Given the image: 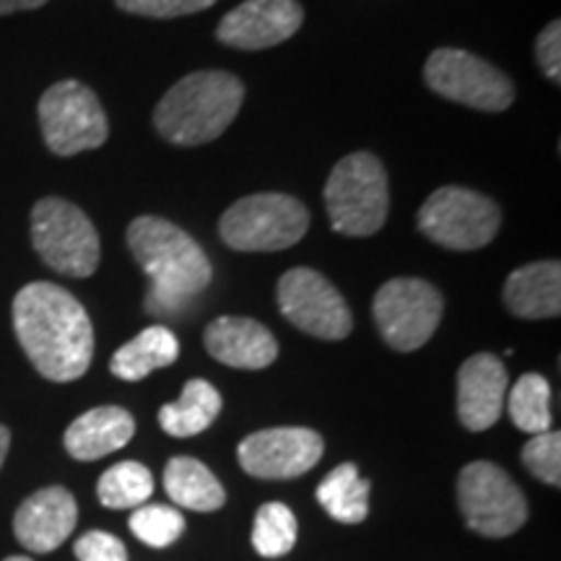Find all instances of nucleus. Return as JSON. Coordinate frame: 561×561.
Wrapping results in <instances>:
<instances>
[{"mask_svg":"<svg viewBox=\"0 0 561 561\" xmlns=\"http://www.w3.org/2000/svg\"><path fill=\"white\" fill-rule=\"evenodd\" d=\"M13 331L42 377L73 382L87 375L94 356V328L73 294L58 284L34 280L13 299Z\"/></svg>","mask_w":561,"mask_h":561,"instance_id":"obj_1","label":"nucleus"},{"mask_svg":"<svg viewBox=\"0 0 561 561\" xmlns=\"http://www.w3.org/2000/svg\"><path fill=\"white\" fill-rule=\"evenodd\" d=\"M128 248L151 280L146 310L174 314L208 289L214 268L198 242L178 224L138 216L128 227Z\"/></svg>","mask_w":561,"mask_h":561,"instance_id":"obj_2","label":"nucleus"},{"mask_svg":"<svg viewBox=\"0 0 561 561\" xmlns=\"http://www.w3.org/2000/svg\"><path fill=\"white\" fill-rule=\"evenodd\" d=\"M244 102V87L227 70H198L161 96L153 125L170 144L201 146L219 138L234 123Z\"/></svg>","mask_w":561,"mask_h":561,"instance_id":"obj_3","label":"nucleus"},{"mask_svg":"<svg viewBox=\"0 0 561 561\" xmlns=\"http://www.w3.org/2000/svg\"><path fill=\"white\" fill-rule=\"evenodd\" d=\"M325 208L333 231L346 237H369L388 219V174L375 153H348L333 167L325 185Z\"/></svg>","mask_w":561,"mask_h":561,"instance_id":"obj_4","label":"nucleus"},{"mask_svg":"<svg viewBox=\"0 0 561 561\" xmlns=\"http://www.w3.org/2000/svg\"><path fill=\"white\" fill-rule=\"evenodd\" d=\"M310 229V210L284 193H255L221 216V240L240 252H276L297 244Z\"/></svg>","mask_w":561,"mask_h":561,"instance_id":"obj_5","label":"nucleus"},{"mask_svg":"<svg viewBox=\"0 0 561 561\" xmlns=\"http://www.w3.org/2000/svg\"><path fill=\"white\" fill-rule=\"evenodd\" d=\"M32 244L60 276L89 278L100 268V234L79 206L62 198H42L32 208Z\"/></svg>","mask_w":561,"mask_h":561,"instance_id":"obj_6","label":"nucleus"},{"mask_svg":"<svg viewBox=\"0 0 561 561\" xmlns=\"http://www.w3.org/2000/svg\"><path fill=\"white\" fill-rule=\"evenodd\" d=\"M502 210L486 195L447 185L426 198L419 210V229L447 250H479L494 240Z\"/></svg>","mask_w":561,"mask_h":561,"instance_id":"obj_7","label":"nucleus"},{"mask_svg":"<svg viewBox=\"0 0 561 561\" xmlns=\"http://www.w3.org/2000/svg\"><path fill=\"white\" fill-rule=\"evenodd\" d=\"M39 125L47 149L55 157H76L81 151L100 149L110 136L100 100L79 81H60L42 94Z\"/></svg>","mask_w":561,"mask_h":561,"instance_id":"obj_8","label":"nucleus"},{"mask_svg":"<svg viewBox=\"0 0 561 561\" xmlns=\"http://www.w3.org/2000/svg\"><path fill=\"white\" fill-rule=\"evenodd\" d=\"M458 502L468 528L486 538H507L528 520V502L520 486L486 460L462 468Z\"/></svg>","mask_w":561,"mask_h":561,"instance_id":"obj_9","label":"nucleus"},{"mask_svg":"<svg viewBox=\"0 0 561 561\" xmlns=\"http://www.w3.org/2000/svg\"><path fill=\"white\" fill-rule=\"evenodd\" d=\"M424 79L439 96L471 110L502 112L515 102V87L500 68L455 47H439L430 55Z\"/></svg>","mask_w":561,"mask_h":561,"instance_id":"obj_10","label":"nucleus"},{"mask_svg":"<svg viewBox=\"0 0 561 561\" xmlns=\"http://www.w3.org/2000/svg\"><path fill=\"white\" fill-rule=\"evenodd\" d=\"M445 301L432 284L421 278H392L377 291L375 322L388 346L416 351L437 331Z\"/></svg>","mask_w":561,"mask_h":561,"instance_id":"obj_11","label":"nucleus"},{"mask_svg":"<svg viewBox=\"0 0 561 561\" xmlns=\"http://www.w3.org/2000/svg\"><path fill=\"white\" fill-rule=\"evenodd\" d=\"M278 307L284 318L314 339L341 341L354 328V318L339 289L312 268H291L278 280Z\"/></svg>","mask_w":561,"mask_h":561,"instance_id":"obj_12","label":"nucleus"},{"mask_svg":"<svg viewBox=\"0 0 561 561\" xmlns=\"http://www.w3.org/2000/svg\"><path fill=\"white\" fill-rule=\"evenodd\" d=\"M325 442L305 426H278L250 434L237 447V460L255 479H297L312 471L322 458Z\"/></svg>","mask_w":561,"mask_h":561,"instance_id":"obj_13","label":"nucleus"},{"mask_svg":"<svg viewBox=\"0 0 561 561\" xmlns=\"http://www.w3.org/2000/svg\"><path fill=\"white\" fill-rule=\"evenodd\" d=\"M305 11L297 0H244L221 19L216 37L237 50H268L299 32Z\"/></svg>","mask_w":561,"mask_h":561,"instance_id":"obj_14","label":"nucleus"},{"mask_svg":"<svg viewBox=\"0 0 561 561\" xmlns=\"http://www.w3.org/2000/svg\"><path fill=\"white\" fill-rule=\"evenodd\" d=\"M79 520V504L62 486H47L21 502L13 517L19 543L32 553H50L66 543Z\"/></svg>","mask_w":561,"mask_h":561,"instance_id":"obj_15","label":"nucleus"},{"mask_svg":"<svg viewBox=\"0 0 561 561\" xmlns=\"http://www.w3.org/2000/svg\"><path fill=\"white\" fill-rule=\"evenodd\" d=\"M507 401V369L494 354H476L458 371V416L471 432L500 421Z\"/></svg>","mask_w":561,"mask_h":561,"instance_id":"obj_16","label":"nucleus"},{"mask_svg":"<svg viewBox=\"0 0 561 561\" xmlns=\"http://www.w3.org/2000/svg\"><path fill=\"white\" fill-rule=\"evenodd\" d=\"M208 354L234 369H265L276 362L278 343L268 328L250 318H219L203 333Z\"/></svg>","mask_w":561,"mask_h":561,"instance_id":"obj_17","label":"nucleus"},{"mask_svg":"<svg viewBox=\"0 0 561 561\" xmlns=\"http://www.w3.org/2000/svg\"><path fill=\"white\" fill-rule=\"evenodd\" d=\"M136 434V421L117 405H100L81 413L66 430V450L76 460H100L104 455L123 450Z\"/></svg>","mask_w":561,"mask_h":561,"instance_id":"obj_18","label":"nucleus"},{"mask_svg":"<svg viewBox=\"0 0 561 561\" xmlns=\"http://www.w3.org/2000/svg\"><path fill=\"white\" fill-rule=\"evenodd\" d=\"M504 305L525 320L557 318L561 312V265L541 261L512 271L504 284Z\"/></svg>","mask_w":561,"mask_h":561,"instance_id":"obj_19","label":"nucleus"},{"mask_svg":"<svg viewBox=\"0 0 561 561\" xmlns=\"http://www.w3.org/2000/svg\"><path fill=\"white\" fill-rule=\"evenodd\" d=\"M178 356H180L178 335L164 325H151L115 351V356H112L110 362V369L112 375L121 377L125 382H138V380H146L151 371L170 367V364L178 362Z\"/></svg>","mask_w":561,"mask_h":561,"instance_id":"obj_20","label":"nucleus"},{"mask_svg":"<svg viewBox=\"0 0 561 561\" xmlns=\"http://www.w3.org/2000/svg\"><path fill=\"white\" fill-rule=\"evenodd\" d=\"M164 489L178 507L195 512H216L227 502L219 479L195 458H172L167 462Z\"/></svg>","mask_w":561,"mask_h":561,"instance_id":"obj_21","label":"nucleus"},{"mask_svg":"<svg viewBox=\"0 0 561 561\" xmlns=\"http://www.w3.org/2000/svg\"><path fill=\"white\" fill-rule=\"evenodd\" d=\"M221 413V396L208 380H191L178 403L161 405L159 424L170 437H195Z\"/></svg>","mask_w":561,"mask_h":561,"instance_id":"obj_22","label":"nucleus"},{"mask_svg":"<svg viewBox=\"0 0 561 561\" xmlns=\"http://www.w3.org/2000/svg\"><path fill=\"white\" fill-rule=\"evenodd\" d=\"M318 502L333 520L362 523L369 515V481L362 479L354 462H343L320 481Z\"/></svg>","mask_w":561,"mask_h":561,"instance_id":"obj_23","label":"nucleus"},{"mask_svg":"<svg viewBox=\"0 0 561 561\" xmlns=\"http://www.w3.org/2000/svg\"><path fill=\"white\" fill-rule=\"evenodd\" d=\"M96 494L107 510H136L153 494V476L136 460H123L102 473Z\"/></svg>","mask_w":561,"mask_h":561,"instance_id":"obj_24","label":"nucleus"},{"mask_svg":"<svg viewBox=\"0 0 561 561\" xmlns=\"http://www.w3.org/2000/svg\"><path fill=\"white\" fill-rule=\"evenodd\" d=\"M510 419L520 432L543 434L551 430V385L546 377L523 375L510 392Z\"/></svg>","mask_w":561,"mask_h":561,"instance_id":"obj_25","label":"nucleus"},{"mask_svg":"<svg viewBox=\"0 0 561 561\" xmlns=\"http://www.w3.org/2000/svg\"><path fill=\"white\" fill-rule=\"evenodd\" d=\"M297 546V517L280 502H268L257 510L252 525V549L265 559L286 557Z\"/></svg>","mask_w":561,"mask_h":561,"instance_id":"obj_26","label":"nucleus"},{"mask_svg":"<svg viewBox=\"0 0 561 561\" xmlns=\"http://www.w3.org/2000/svg\"><path fill=\"white\" fill-rule=\"evenodd\" d=\"M130 530L140 543L151 549H167L185 530V517L180 510L167 507V504H140L130 515Z\"/></svg>","mask_w":561,"mask_h":561,"instance_id":"obj_27","label":"nucleus"},{"mask_svg":"<svg viewBox=\"0 0 561 561\" xmlns=\"http://www.w3.org/2000/svg\"><path fill=\"white\" fill-rule=\"evenodd\" d=\"M523 462L538 481L549 483V486H559L561 483V434L551 432V430L543 434H533V437L528 439V445L523 447Z\"/></svg>","mask_w":561,"mask_h":561,"instance_id":"obj_28","label":"nucleus"},{"mask_svg":"<svg viewBox=\"0 0 561 561\" xmlns=\"http://www.w3.org/2000/svg\"><path fill=\"white\" fill-rule=\"evenodd\" d=\"M117 9L146 19H178L206 11L216 0H115Z\"/></svg>","mask_w":561,"mask_h":561,"instance_id":"obj_29","label":"nucleus"},{"mask_svg":"<svg viewBox=\"0 0 561 561\" xmlns=\"http://www.w3.org/2000/svg\"><path fill=\"white\" fill-rule=\"evenodd\" d=\"M73 553L79 561H128L125 543L104 530L83 533L73 546Z\"/></svg>","mask_w":561,"mask_h":561,"instance_id":"obj_30","label":"nucleus"},{"mask_svg":"<svg viewBox=\"0 0 561 561\" xmlns=\"http://www.w3.org/2000/svg\"><path fill=\"white\" fill-rule=\"evenodd\" d=\"M536 55H538V66L543 68L546 79L559 83L561 81L559 76L561 73V24L559 21H551V24L538 34Z\"/></svg>","mask_w":561,"mask_h":561,"instance_id":"obj_31","label":"nucleus"},{"mask_svg":"<svg viewBox=\"0 0 561 561\" xmlns=\"http://www.w3.org/2000/svg\"><path fill=\"white\" fill-rule=\"evenodd\" d=\"M45 3L47 0H0V16H9L16 11H34Z\"/></svg>","mask_w":561,"mask_h":561,"instance_id":"obj_32","label":"nucleus"},{"mask_svg":"<svg viewBox=\"0 0 561 561\" xmlns=\"http://www.w3.org/2000/svg\"><path fill=\"white\" fill-rule=\"evenodd\" d=\"M9 447H11V432L0 424V468H3V460H5V455H9Z\"/></svg>","mask_w":561,"mask_h":561,"instance_id":"obj_33","label":"nucleus"},{"mask_svg":"<svg viewBox=\"0 0 561 561\" xmlns=\"http://www.w3.org/2000/svg\"><path fill=\"white\" fill-rule=\"evenodd\" d=\"M3 561H32V559H26V557H9V559H3Z\"/></svg>","mask_w":561,"mask_h":561,"instance_id":"obj_34","label":"nucleus"}]
</instances>
